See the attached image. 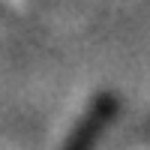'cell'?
Returning <instances> with one entry per match:
<instances>
[{"label":"cell","mask_w":150,"mask_h":150,"mask_svg":"<svg viewBox=\"0 0 150 150\" xmlns=\"http://www.w3.org/2000/svg\"><path fill=\"white\" fill-rule=\"evenodd\" d=\"M108 111H114V99L105 96V99H99V102L90 108L87 120L75 129V135H72V141L66 144V150H90L93 141H96V132L102 129V123L108 120Z\"/></svg>","instance_id":"obj_1"}]
</instances>
